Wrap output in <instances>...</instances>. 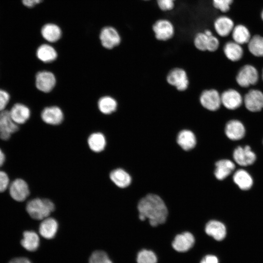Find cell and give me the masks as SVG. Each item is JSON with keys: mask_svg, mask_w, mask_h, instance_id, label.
<instances>
[{"mask_svg": "<svg viewBox=\"0 0 263 263\" xmlns=\"http://www.w3.org/2000/svg\"><path fill=\"white\" fill-rule=\"evenodd\" d=\"M137 207L139 219L141 221L148 219L152 226L164 223L168 214L164 202L156 194H149L142 198L139 201Z\"/></svg>", "mask_w": 263, "mask_h": 263, "instance_id": "cell-1", "label": "cell"}, {"mask_svg": "<svg viewBox=\"0 0 263 263\" xmlns=\"http://www.w3.org/2000/svg\"><path fill=\"white\" fill-rule=\"evenodd\" d=\"M26 209L33 219L42 220L54 210L55 205L48 199L35 198L27 203Z\"/></svg>", "mask_w": 263, "mask_h": 263, "instance_id": "cell-2", "label": "cell"}, {"mask_svg": "<svg viewBox=\"0 0 263 263\" xmlns=\"http://www.w3.org/2000/svg\"><path fill=\"white\" fill-rule=\"evenodd\" d=\"M20 126L12 120L8 109L0 112V140H9L12 135L19 130Z\"/></svg>", "mask_w": 263, "mask_h": 263, "instance_id": "cell-3", "label": "cell"}, {"mask_svg": "<svg viewBox=\"0 0 263 263\" xmlns=\"http://www.w3.org/2000/svg\"><path fill=\"white\" fill-rule=\"evenodd\" d=\"M152 29L156 39L165 41L172 38L175 34V28L171 21L168 19H161L156 20L152 26Z\"/></svg>", "mask_w": 263, "mask_h": 263, "instance_id": "cell-4", "label": "cell"}, {"mask_svg": "<svg viewBox=\"0 0 263 263\" xmlns=\"http://www.w3.org/2000/svg\"><path fill=\"white\" fill-rule=\"evenodd\" d=\"M168 83L180 91L187 89L189 81L186 72L183 69L176 68L169 71L167 76Z\"/></svg>", "mask_w": 263, "mask_h": 263, "instance_id": "cell-5", "label": "cell"}, {"mask_svg": "<svg viewBox=\"0 0 263 263\" xmlns=\"http://www.w3.org/2000/svg\"><path fill=\"white\" fill-rule=\"evenodd\" d=\"M9 110L12 120L19 126L26 123L31 116V110L29 107L21 102L14 103Z\"/></svg>", "mask_w": 263, "mask_h": 263, "instance_id": "cell-6", "label": "cell"}, {"mask_svg": "<svg viewBox=\"0 0 263 263\" xmlns=\"http://www.w3.org/2000/svg\"><path fill=\"white\" fill-rule=\"evenodd\" d=\"M200 102L205 109L214 111L218 110L222 104L221 95L215 90H207L201 94Z\"/></svg>", "mask_w": 263, "mask_h": 263, "instance_id": "cell-7", "label": "cell"}, {"mask_svg": "<svg viewBox=\"0 0 263 263\" xmlns=\"http://www.w3.org/2000/svg\"><path fill=\"white\" fill-rule=\"evenodd\" d=\"M56 82L55 75L50 72L39 71L35 75V86L39 91L44 93L49 92L54 87Z\"/></svg>", "mask_w": 263, "mask_h": 263, "instance_id": "cell-8", "label": "cell"}, {"mask_svg": "<svg viewBox=\"0 0 263 263\" xmlns=\"http://www.w3.org/2000/svg\"><path fill=\"white\" fill-rule=\"evenodd\" d=\"M258 79V74L257 70L252 66L249 65L243 67L236 77L237 83L243 87L255 84Z\"/></svg>", "mask_w": 263, "mask_h": 263, "instance_id": "cell-9", "label": "cell"}, {"mask_svg": "<svg viewBox=\"0 0 263 263\" xmlns=\"http://www.w3.org/2000/svg\"><path fill=\"white\" fill-rule=\"evenodd\" d=\"M100 39L102 46L109 49L118 46L121 42L118 32L114 28L111 26L102 29L100 34Z\"/></svg>", "mask_w": 263, "mask_h": 263, "instance_id": "cell-10", "label": "cell"}, {"mask_svg": "<svg viewBox=\"0 0 263 263\" xmlns=\"http://www.w3.org/2000/svg\"><path fill=\"white\" fill-rule=\"evenodd\" d=\"M9 193L15 201H24L29 194V189L27 183L22 179H16L9 185Z\"/></svg>", "mask_w": 263, "mask_h": 263, "instance_id": "cell-11", "label": "cell"}, {"mask_svg": "<svg viewBox=\"0 0 263 263\" xmlns=\"http://www.w3.org/2000/svg\"><path fill=\"white\" fill-rule=\"evenodd\" d=\"M233 158L239 165L247 166L254 163L256 156L249 146L238 147L233 151Z\"/></svg>", "mask_w": 263, "mask_h": 263, "instance_id": "cell-12", "label": "cell"}, {"mask_svg": "<svg viewBox=\"0 0 263 263\" xmlns=\"http://www.w3.org/2000/svg\"><path fill=\"white\" fill-rule=\"evenodd\" d=\"M195 239L193 235L189 232H185L177 235L172 243L174 249L180 252L188 251L193 245Z\"/></svg>", "mask_w": 263, "mask_h": 263, "instance_id": "cell-13", "label": "cell"}, {"mask_svg": "<svg viewBox=\"0 0 263 263\" xmlns=\"http://www.w3.org/2000/svg\"><path fill=\"white\" fill-rule=\"evenodd\" d=\"M244 102L249 111H260L263 108V94L259 90H251L245 95Z\"/></svg>", "mask_w": 263, "mask_h": 263, "instance_id": "cell-14", "label": "cell"}, {"mask_svg": "<svg viewBox=\"0 0 263 263\" xmlns=\"http://www.w3.org/2000/svg\"><path fill=\"white\" fill-rule=\"evenodd\" d=\"M40 116L43 122L51 125H58L63 119L62 111L56 106L44 108L41 113Z\"/></svg>", "mask_w": 263, "mask_h": 263, "instance_id": "cell-15", "label": "cell"}, {"mask_svg": "<svg viewBox=\"0 0 263 263\" xmlns=\"http://www.w3.org/2000/svg\"><path fill=\"white\" fill-rule=\"evenodd\" d=\"M234 26L232 19L225 16L219 17L214 22L215 32L222 37L228 36L232 32Z\"/></svg>", "mask_w": 263, "mask_h": 263, "instance_id": "cell-16", "label": "cell"}, {"mask_svg": "<svg viewBox=\"0 0 263 263\" xmlns=\"http://www.w3.org/2000/svg\"><path fill=\"white\" fill-rule=\"evenodd\" d=\"M221 103L230 110H234L239 107L242 103L241 94L232 89L224 92L221 95Z\"/></svg>", "mask_w": 263, "mask_h": 263, "instance_id": "cell-17", "label": "cell"}, {"mask_svg": "<svg viewBox=\"0 0 263 263\" xmlns=\"http://www.w3.org/2000/svg\"><path fill=\"white\" fill-rule=\"evenodd\" d=\"M205 231L208 235L218 241L224 239L226 234V229L224 224L216 220L209 221L206 225Z\"/></svg>", "mask_w": 263, "mask_h": 263, "instance_id": "cell-18", "label": "cell"}, {"mask_svg": "<svg viewBox=\"0 0 263 263\" xmlns=\"http://www.w3.org/2000/svg\"><path fill=\"white\" fill-rule=\"evenodd\" d=\"M58 226L57 222L55 219L47 217L42 220L39 225V234L45 239H52L56 234Z\"/></svg>", "mask_w": 263, "mask_h": 263, "instance_id": "cell-19", "label": "cell"}, {"mask_svg": "<svg viewBox=\"0 0 263 263\" xmlns=\"http://www.w3.org/2000/svg\"><path fill=\"white\" fill-rule=\"evenodd\" d=\"M225 133L230 139L238 140L244 136L245 129L243 124L239 121L230 120L225 126Z\"/></svg>", "mask_w": 263, "mask_h": 263, "instance_id": "cell-20", "label": "cell"}, {"mask_svg": "<svg viewBox=\"0 0 263 263\" xmlns=\"http://www.w3.org/2000/svg\"><path fill=\"white\" fill-rule=\"evenodd\" d=\"M196 142V136L190 130H183L177 135V142L185 150H189L194 148Z\"/></svg>", "mask_w": 263, "mask_h": 263, "instance_id": "cell-21", "label": "cell"}, {"mask_svg": "<svg viewBox=\"0 0 263 263\" xmlns=\"http://www.w3.org/2000/svg\"><path fill=\"white\" fill-rule=\"evenodd\" d=\"M214 175L218 180H223L228 176L234 169V163L228 159H223L215 164Z\"/></svg>", "mask_w": 263, "mask_h": 263, "instance_id": "cell-22", "label": "cell"}, {"mask_svg": "<svg viewBox=\"0 0 263 263\" xmlns=\"http://www.w3.org/2000/svg\"><path fill=\"white\" fill-rule=\"evenodd\" d=\"M110 178L114 184L121 188L127 187L131 183V177L129 174L121 169H117L112 171Z\"/></svg>", "mask_w": 263, "mask_h": 263, "instance_id": "cell-23", "label": "cell"}, {"mask_svg": "<svg viewBox=\"0 0 263 263\" xmlns=\"http://www.w3.org/2000/svg\"><path fill=\"white\" fill-rule=\"evenodd\" d=\"M36 57L43 62H50L55 60L57 53L55 49L48 44H42L36 51Z\"/></svg>", "mask_w": 263, "mask_h": 263, "instance_id": "cell-24", "label": "cell"}, {"mask_svg": "<svg viewBox=\"0 0 263 263\" xmlns=\"http://www.w3.org/2000/svg\"><path fill=\"white\" fill-rule=\"evenodd\" d=\"M233 179L234 183L242 190L250 189L253 184L251 176L244 169L237 170L233 175Z\"/></svg>", "mask_w": 263, "mask_h": 263, "instance_id": "cell-25", "label": "cell"}, {"mask_svg": "<svg viewBox=\"0 0 263 263\" xmlns=\"http://www.w3.org/2000/svg\"><path fill=\"white\" fill-rule=\"evenodd\" d=\"M21 244L28 251H36L39 245V237L34 231H25L23 233Z\"/></svg>", "mask_w": 263, "mask_h": 263, "instance_id": "cell-26", "label": "cell"}, {"mask_svg": "<svg viewBox=\"0 0 263 263\" xmlns=\"http://www.w3.org/2000/svg\"><path fill=\"white\" fill-rule=\"evenodd\" d=\"M41 34L42 37L48 41L54 42L60 38L61 31L57 25L48 23L42 26Z\"/></svg>", "mask_w": 263, "mask_h": 263, "instance_id": "cell-27", "label": "cell"}, {"mask_svg": "<svg viewBox=\"0 0 263 263\" xmlns=\"http://www.w3.org/2000/svg\"><path fill=\"white\" fill-rule=\"evenodd\" d=\"M224 52L229 59L233 61L240 59L243 55L241 45L235 41L226 42L224 47Z\"/></svg>", "mask_w": 263, "mask_h": 263, "instance_id": "cell-28", "label": "cell"}, {"mask_svg": "<svg viewBox=\"0 0 263 263\" xmlns=\"http://www.w3.org/2000/svg\"><path fill=\"white\" fill-rule=\"evenodd\" d=\"M231 33L234 41L240 45L248 43L251 38L248 29L243 24L235 26Z\"/></svg>", "mask_w": 263, "mask_h": 263, "instance_id": "cell-29", "label": "cell"}, {"mask_svg": "<svg viewBox=\"0 0 263 263\" xmlns=\"http://www.w3.org/2000/svg\"><path fill=\"white\" fill-rule=\"evenodd\" d=\"M88 143L90 149L94 152L102 151L106 146V139L103 134L96 132L92 134L88 138Z\"/></svg>", "mask_w": 263, "mask_h": 263, "instance_id": "cell-30", "label": "cell"}, {"mask_svg": "<svg viewBox=\"0 0 263 263\" xmlns=\"http://www.w3.org/2000/svg\"><path fill=\"white\" fill-rule=\"evenodd\" d=\"M250 52L256 56H263V37L256 35L251 38L248 42Z\"/></svg>", "mask_w": 263, "mask_h": 263, "instance_id": "cell-31", "label": "cell"}, {"mask_svg": "<svg viewBox=\"0 0 263 263\" xmlns=\"http://www.w3.org/2000/svg\"><path fill=\"white\" fill-rule=\"evenodd\" d=\"M213 34L211 31L206 29L203 32L196 33L193 39V43L196 49L200 51H207L208 36Z\"/></svg>", "mask_w": 263, "mask_h": 263, "instance_id": "cell-32", "label": "cell"}, {"mask_svg": "<svg viewBox=\"0 0 263 263\" xmlns=\"http://www.w3.org/2000/svg\"><path fill=\"white\" fill-rule=\"evenodd\" d=\"M116 100L110 96H104L98 101V106L101 112L104 114H110L117 108Z\"/></svg>", "mask_w": 263, "mask_h": 263, "instance_id": "cell-33", "label": "cell"}, {"mask_svg": "<svg viewBox=\"0 0 263 263\" xmlns=\"http://www.w3.org/2000/svg\"><path fill=\"white\" fill-rule=\"evenodd\" d=\"M157 261V257L152 251L143 249L137 254V263H156Z\"/></svg>", "mask_w": 263, "mask_h": 263, "instance_id": "cell-34", "label": "cell"}, {"mask_svg": "<svg viewBox=\"0 0 263 263\" xmlns=\"http://www.w3.org/2000/svg\"><path fill=\"white\" fill-rule=\"evenodd\" d=\"M89 263H113L107 254L103 251H94L90 256Z\"/></svg>", "mask_w": 263, "mask_h": 263, "instance_id": "cell-35", "label": "cell"}, {"mask_svg": "<svg viewBox=\"0 0 263 263\" xmlns=\"http://www.w3.org/2000/svg\"><path fill=\"white\" fill-rule=\"evenodd\" d=\"M233 0H212L214 7L220 11L225 13L229 11Z\"/></svg>", "mask_w": 263, "mask_h": 263, "instance_id": "cell-36", "label": "cell"}, {"mask_svg": "<svg viewBox=\"0 0 263 263\" xmlns=\"http://www.w3.org/2000/svg\"><path fill=\"white\" fill-rule=\"evenodd\" d=\"M10 94L6 90L0 88V112L7 109L10 101Z\"/></svg>", "mask_w": 263, "mask_h": 263, "instance_id": "cell-37", "label": "cell"}, {"mask_svg": "<svg viewBox=\"0 0 263 263\" xmlns=\"http://www.w3.org/2000/svg\"><path fill=\"white\" fill-rule=\"evenodd\" d=\"M176 0H156L158 8L163 11L168 12L173 10Z\"/></svg>", "mask_w": 263, "mask_h": 263, "instance_id": "cell-38", "label": "cell"}, {"mask_svg": "<svg viewBox=\"0 0 263 263\" xmlns=\"http://www.w3.org/2000/svg\"><path fill=\"white\" fill-rule=\"evenodd\" d=\"M9 185L8 175L4 171L0 170V192H4L9 187Z\"/></svg>", "mask_w": 263, "mask_h": 263, "instance_id": "cell-39", "label": "cell"}, {"mask_svg": "<svg viewBox=\"0 0 263 263\" xmlns=\"http://www.w3.org/2000/svg\"><path fill=\"white\" fill-rule=\"evenodd\" d=\"M219 46L218 39L213 34L208 36L207 51L214 52L216 51Z\"/></svg>", "mask_w": 263, "mask_h": 263, "instance_id": "cell-40", "label": "cell"}, {"mask_svg": "<svg viewBox=\"0 0 263 263\" xmlns=\"http://www.w3.org/2000/svg\"><path fill=\"white\" fill-rule=\"evenodd\" d=\"M43 0H21L23 5L27 8H32L40 3Z\"/></svg>", "mask_w": 263, "mask_h": 263, "instance_id": "cell-41", "label": "cell"}, {"mask_svg": "<svg viewBox=\"0 0 263 263\" xmlns=\"http://www.w3.org/2000/svg\"><path fill=\"white\" fill-rule=\"evenodd\" d=\"M200 263H218V259L214 255H207L203 258Z\"/></svg>", "mask_w": 263, "mask_h": 263, "instance_id": "cell-42", "label": "cell"}, {"mask_svg": "<svg viewBox=\"0 0 263 263\" xmlns=\"http://www.w3.org/2000/svg\"><path fill=\"white\" fill-rule=\"evenodd\" d=\"M9 263H32L31 261L25 257L16 258L11 260Z\"/></svg>", "mask_w": 263, "mask_h": 263, "instance_id": "cell-43", "label": "cell"}, {"mask_svg": "<svg viewBox=\"0 0 263 263\" xmlns=\"http://www.w3.org/2000/svg\"><path fill=\"white\" fill-rule=\"evenodd\" d=\"M5 154L1 149V148L0 147V167L2 166V165L4 164L5 160Z\"/></svg>", "mask_w": 263, "mask_h": 263, "instance_id": "cell-44", "label": "cell"}, {"mask_svg": "<svg viewBox=\"0 0 263 263\" xmlns=\"http://www.w3.org/2000/svg\"><path fill=\"white\" fill-rule=\"evenodd\" d=\"M261 17H262V19L263 20V11L262 12V14H261Z\"/></svg>", "mask_w": 263, "mask_h": 263, "instance_id": "cell-45", "label": "cell"}, {"mask_svg": "<svg viewBox=\"0 0 263 263\" xmlns=\"http://www.w3.org/2000/svg\"><path fill=\"white\" fill-rule=\"evenodd\" d=\"M145 0V1H149V0Z\"/></svg>", "mask_w": 263, "mask_h": 263, "instance_id": "cell-46", "label": "cell"}, {"mask_svg": "<svg viewBox=\"0 0 263 263\" xmlns=\"http://www.w3.org/2000/svg\"><path fill=\"white\" fill-rule=\"evenodd\" d=\"M262 76H263V75H262Z\"/></svg>", "mask_w": 263, "mask_h": 263, "instance_id": "cell-47", "label": "cell"}]
</instances>
